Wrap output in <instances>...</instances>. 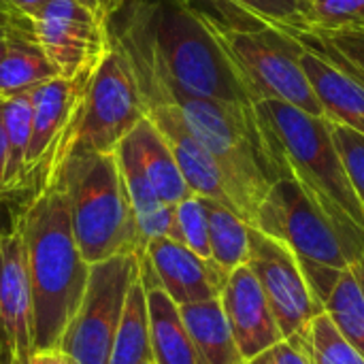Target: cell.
<instances>
[{
  "label": "cell",
  "mask_w": 364,
  "mask_h": 364,
  "mask_svg": "<svg viewBox=\"0 0 364 364\" xmlns=\"http://www.w3.org/2000/svg\"><path fill=\"white\" fill-rule=\"evenodd\" d=\"M15 222L26 245L34 352L58 350L83 299L90 264L79 252L68 200L53 175L36 183V192Z\"/></svg>",
  "instance_id": "cell-1"
},
{
  "label": "cell",
  "mask_w": 364,
  "mask_h": 364,
  "mask_svg": "<svg viewBox=\"0 0 364 364\" xmlns=\"http://www.w3.org/2000/svg\"><path fill=\"white\" fill-rule=\"evenodd\" d=\"M254 107L279 179H294L333 222L364 237V209L335 145L331 122L277 100Z\"/></svg>",
  "instance_id": "cell-2"
},
{
  "label": "cell",
  "mask_w": 364,
  "mask_h": 364,
  "mask_svg": "<svg viewBox=\"0 0 364 364\" xmlns=\"http://www.w3.org/2000/svg\"><path fill=\"white\" fill-rule=\"evenodd\" d=\"M70 209L79 252L87 264L143 254L134 211L115 151H70L53 171Z\"/></svg>",
  "instance_id": "cell-3"
},
{
  "label": "cell",
  "mask_w": 364,
  "mask_h": 364,
  "mask_svg": "<svg viewBox=\"0 0 364 364\" xmlns=\"http://www.w3.org/2000/svg\"><path fill=\"white\" fill-rule=\"evenodd\" d=\"M252 226L286 243L296 254L322 307L339 273L364 252L363 235L333 222L294 179H277L271 186Z\"/></svg>",
  "instance_id": "cell-4"
},
{
  "label": "cell",
  "mask_w": 364,
  "mask_h": 364,
  "mask_svg": "<svg viewBox=\"0 0 364 364\" xmlns=\"http://www.w3.org/2000/svg\"><path fill=\"white\" fill-rule=\"evenodd\" d=\"M156 58L166 77L186 94L254 105L226 51L198 11L179 0L147 2Z\"/></svg>",
  "instance_id": "cell-5"
},
{
  "label": "cell",
  "mask_w": 364,
  "mask_h": 364,
  "mask_svg": "<svg viewBox=\"0 0 364 364\" xmlns=\"http://www.w3.org/2000/svg\"><path fill=\"white\" fill-rule=\"evenodd\" d=\"M211 34L226 51L252 102L277 100L309 115L324 117L311 83L301 64L303 43L299 36L275 30H232L200 13Z\"/></svg>",
  "instance_id": "cell-6"
},
{
  "label": "cell",
  "mask_w": 364,
  "mask_h": 364,
  "mask_svg": "<svg viewBox=\"0 0 364 364\" xmlns=\"http://www.w3.org/2000/svg\"><path fill=\"white\" fill-rule=\"evenodd\" d=\"M139 256L119 254L90 264L83 299L58 346L75 363L109 364L128 288L139 275Z\"/></svg>",
  "instance_id": "cell-7"
},
{
  "label": "cell",
  "mask_w": 364,
  "mask_h": 364,
  "mask_svg": "<svg viewBox=\"0 0 364 364\" xmlns=\"http://www.w3.org/2000/svg\"><path fill=\"white\" fill-rule=\"evenodd\" d=\"M145 117V102L128 58L113 38V49L100 62L90 83L70 151H115L117 145Z\"/></svg>",
  "instance_id": "cell-8"
},
{
  "label": "cell",
  "mask_w": 364,
  "mask_h": 364,
  "mask_svg": "<svg viewBox=\"0 0 364 364\" xmlns=\"http://www.w3.org/2000/svg\"><path fill=\"white\" fill-rule=\"evenodd\" d=\"M26 19L45 58L62 79L94 75L113 49L109 17L79 0H49Z\"/></svg>",
  "instance_id": "cell-9"
},
{
  "label": "cell",
  "mask_w": 364,
  "mask_h": 364,
  "mask_svg": "<svg viewBox=\"0 0 364 364\" xmlns=\"http://www.w3.org/2000/svg\"><path fill=\"white\" fill-rule=\"evenodd\" d=\"M94 75L55 77L30 90L32 132L26 156V188L41 183L68 156Z\"/></svg>",
  "instance_id": "cell-10"
},
{
  "label": "cell",
  "mask_w": 364,
  "mask_h": 364,
  "mask_svg": "<svg viewBox=\"0 0 364 364\" xmlns=\"http://www.w3.org/2000/svg\"><path fill=\"white\" fill-rule=\"evenodd\" d=\"M245 264L262 286L284 339L303 333L324 314L296 254L286 243L250 226V254Z\"/></svg>",
  "instance_id": "cell-11"
},
{
  "label": "cell",
  "mask_w": 364,
  "mask_h": 364,
  "mask_svg": "<svg viewBox=\"0 0 364 364\" xmlns=\"http://www.w3.org/2000/svg\"><path fill=\"white\" fill-rule=\"evenodd\" d=\"M34 354L32 292L19 224L0 230V363L23 364Z\"/></svg>",
  "instance_id": "cell-12"
},
{
  "label": "cell",
  "mask_w": 364,
  "mask_h": 364,
  "mask_svg": "<svg viewBox=\"0 0 364 364\" xmlns=\"http://www.w3.org/2000/svg\"><path fill=\"white\" fill-rule=\"evenodd\" d=\"M143 102L147 117L166 139L190 192L222 203L224 207L235 211L220 166L215 164L207 147L192 134L177 105L164 96H143Z\"/></svg>",
  "instance_id": "cell-13"
},
{
  "label": "cell",
  "mask_w": 364,
  "mask_h": 364,
  "mask_svg": "<svg viewBox=\"0 0 364 364\" xmlns=\"http://www.w3.org/2000/svg\"><path fill=\"white\" fill-rule=\"evenodd\" d=\"M143 254L147 256L160 288L181 307L222 296L228 273L213 260L203 258L173 239H151Z\"/></svg>",
  "instance_id": "cell-14"
},
{
  "label": "cell",
  "mask_w": 364,
  "mask_h": 364,
  "mask_svg": "<svg viewBox=\"0 0 364 364\" xmlns=\"http://www.w3.org/2000/svg\"><path fill=\"white\" fill-rule=\"evenodd\" d=\"M220 301L245 363L284 341L264 290L247 264L228 275Z\"/></svg>",
  "instance_id": "cell-15"
},
{
  "label": "cell",
  "mask_w": 364,
  "mask_h": 364,
  "mask_svg": "<svg viewBox=\"0 0 364 364\" xmlns=\"http://www.w3.org/2000/svg\"><path fill=\"white\" fill-rule=\"evenodd\" d=\"M299 38L303 43L301 64L316 98L322 105L324 119L364 134L363 79L309 36Z\"/></svg>",
  "instance_id": "cell-16"
},
{
  "label": "cell",
  "mask_w": 364,
  "mask_h": 364,
  "mask_svg": "<svg viewBox=\"0 0 364 364\" xmlns=\"http://www.w3.org/2000/svg\"><path fill=\"white\" fill-rule=\"evenodd\" d=\"M232 30L275 28L294 36L309 34V0H179Z\"/></svg>",
  "instance_id": "cell-17"
},
{
  "label": "cell",
  "mask_w": 364,
  "mask_h": 364,
  "mask_svg": "<svg viewBox=\"0 0 364 364\" xmlns=\"http://www.w3.org/2000/svg\"><path fill=\"white\" fill-rule=\"evenodd\" d=\"M139 269L147 294L154 364H203L196 346L181 320L179 305L160 288L158 277L145 254L139 256Z\"/></svg>",
  "instance_id": "cell-18"
},
{
  "label": "cell",
  "mask_w": 364,
  "mask_h": 364,
  "mask_svg": "<svg viewBox=\"0 0 364 364\" xmlns=\"http://www.w3.org/2000/svg\"><path fill=\"white\" fill-rule=\"evenodd\" d=\"M55 77L58 75L38 47L28 19L13 15L6 34V49L0 58V98L6 100L21 92H30Z\"/></svg>",
  "instance_id": "cell-19"
},
{
  "label": "cell",
  "mask_w": 364,
  "mask_h": 364,
  "mask_svg": "<svg viewBox=\"0 0 364 364\" xmlns=\"http://www.w3.org/2000/svg\"><path fill=\"white\" fill-rule=\"evenodd\" d=\"M128 141L134 147L141 166L162 203L177 205L192 194L166 139L160 134L149 117L136 124V128L128 134Z\"/></svg>",
  "instance_id": "cell-20"
},
{
  "label": "cell",
  "mask_w": 364,
  "mask_h": 364,
  "mask_svg": "<svg viewBox=\"0 0 364 364\" xmlns=\"http://www.w3.org/2000/svg\"><path fill=\"white\" fill-rule=\"evenodd\" d=\"M203 364H245L220 299L179 307Z\"/></svg>",
  "instance_id": "cell-21"
},
{
  "label": "cell",
  "mask_w": 364,
  "mask_h": 364,
  "mask_svg": "<svg viewBox=\"0 0 364 364\" xmlns=\"http://www.w3.org/2000/svg\"><path fill=\"white\" fill-rule=\"evenodd\" d=\"M154 363L151 341H149V314H147V294L139 275L132 279L124 314L113 339L109 364H145Z\"/></svg>",
  "instance_id": "cell-22"
},
{
  "label": "cell",
  "mask_w": 364,
  "mask_h": 364,
  "mask_svg": "<svg viewBox=\"0 0 364 364\" xmlns=\"http://www.w3.org/2000/svg\"><path fill=\"white\" fill-rule=\"evenodd\" d=\"M324 311L364 356V252L339 273L335 288L324 301Z\"/></svg>",
  "instance_id": "cell-23"
},
{
  "label": "cell",
  "mask_w": 364,
  "mask_h": 364,
  "mask_svg": "<svg viewBox=\"0 0 364 364\" xmlns=\"http://www.w3.org/2000/svg\"><path fill=\"white\" fill-rule=\"evenodd\" d=\"M2 128L6 143V168H4V190L13 194L26 188V156L32 132V100L30 92H21L4 100Z\"/></svg>",
  "instance_id": "cell-24"
},
{
  "label": "cell",
  "mask_w": 364,
  "mask_h": 364,
  "mask_svg": "<svg viewBox=\"0 0 364 364\" xmlns=\"http://www.w3.org/2000/svg\"><path fill=\"white\" fill-rule=\"evenodd\" d=\"M209 222V247L211 260L222 267L228 275L247 262L250 254V224L239 218L232 209L203 198Z\"/></svg>",
  "instance_id": "cell-25"
},
{
  "label": "cell",
  "mask_w": 364,
  "mask_h": 364,
  "mask_svg": "<svg viewBox=\"0 0 364 364\" xmlns=\"http://www.w3.org/2000/svg\"><path fill=\"white\" fill-rule=\"evenodd\" d=\"M303 335L311 364H364L363 354L339 333L326 311L320 314Z\"/></svg>",
  "instance_id": "cell-26"
},
{
  "label": "cell",
  "mask_w": 364,
  "mask_h": 364,
  "mask_svg": "<svg viewBox=\"0 0 364 364\" xmlns=\"http://www.w3.org/2000/svg\"><path fill=\"white\" fill-rule=\"evenodd\" d=\"M309 34L364 32V0H309Z\"/></svg>",
  "instance_id": "cell-27"
},
{
  "label": "cell",
  "mask_w": 364,
  "mask_h": 364,
  "mask_svg": "<svg viewBox=\"0 0 364 364\" xmlns=\"http://www.w3.org/2000/svg\"><path fill=\"white\" fill-rule=\"evenodd\" d=\"M175 211H177V226H179L181 243L194 254L211 260L209 222H207V209H205L203 196L190 194L188 198L175 205Z\"/></svg>",
  "instance_id": "cell-28"
},
{
  "label": "cell",
  "mask_w": 364,
  "mask_h": 364,
  "mask_svg": "<svg viewBox=\"0 0 364 364\" xmlns=\"http://www.w3.org/2000/svg\"><path fill=\"white\" fill-rule=\"evenodd\" d=\"M331 130L352 188L364 209V134L339 124H331Z\"/></svg>",
  "instance_id": "cell-29"
},
{
  "label": "cell",
  "mask_w": 364,
  "mask_h": 364,
  "mask_svg": "<svg viewBox=\"0 0 364 364\" xmlns=\"http://www.w3.org/2000/svg\"><path fill=\"white\" fill-rule=\"evenodd\" d=\"M320 47L331 51L350 70L364 81V32H337V34H305Z\"/></svg>",
  "instance_id": "cell-30"
},
{
  "label": "cell",
  "mask_w": 364,
  "mask_h": 364,
  "mask_svg": "<svg viewBox=\"0 0 364 364\" xmlns=\"http://www.w3.org/2000/svg\"><path fill=\"white\" fill-rule=\"evenodd\" d=\"M245 364H311L305 346V335L296 333Z\"/></svg>",
  "instance_id": "cell-31"
},
{
  "label": "cell",
  "mask_w": 364,
  "mask_h": 364,
  "mask_svg": "<svg viewBox=\"0 0 364 364\" xmlns=\"http://www.w3.org/2000/svg\"><path fill=\"white\" fill-rule=\"evenodd\" d=\"M23 364H79L75 363L68 354L62 350H47V352H34Z\"/></svg>",
  "instance_id": "cell-32"
},
{
  "label": "cell",
  "mask_w": 364,
  "mask_h": 364,
  "mask_svg": "<svg viewBox=\"0 0 364 364\" xmlns=\"http://www.w3.org/2000/svg\"><path fill=\"white\" fill-rule=\"evenodd\" d=\"M9 11H13L15 15H21V17H30L34 15L45 2L49 0H0Z\"/></svg>",
  "instance_id": "cell-33"
},
{
  "label": "cell",
  "mask_w": 364,
  "mask_h": 364,
  "mask_svg": "<svg viewBox=\"0 0 364 364\" xmlns=\"http://www.w3.org/2000/svg\"><path fill=\"white\" fill-rule=\"evenodd\" d=\"M79 2H83L85 6H90V9L98 11V13H102V15L109 17V19L119 11L122 4H124V0H79Z\"/></svg>",
  "instance_id": "cell-34"
},
{
  "label": "cell",
  "mask_w": 364,
  "mask_h": 364,
  "mask_svg": "<svg viewBox=\"0 0 364 364\" xmlns=\"http://www.w3.org/2000/svg\"><path fill=\"white\" fill-rule=\"evenodd\" d=\"M13 11H9L2 2H0V58L4 55V49H6V34H9V26H11V19H13Z\"/></svg>",
  "instance_id": "cell-35"
},
{
  "label": "cell",
  "mask_w": 364,
  "mask_h": 364,
  "mask_svg": "<svg viewBox=\"0 0 364 364\" xmlns=\"http://www.w3.org/2000/svg\"><path fill=\"white\" fill-rule=\"evenodd\" d=\"M4 168H6V143H4V128H2V115H0V196L6 194V190H4Z\"/></svg>",
  "instance_id": "cell-36"
},
{
  "label": "cell",
  "mask_w": 364,
  "mask_h": 364,
  "mask_svg": "<svg viewBox=\"0 0 364 364\" xmlns=\"http://www.w3.org/2000/svg\"><path fill=\"white\" fill-rule=\"evenodd\" d=\"M2 105H4V98H0V109H2Z\"/></svg>",
  "instance_id": "cell-37"
},
{
  "label": "cell",
  "mask_w": 364,
  "mask_h": 364,
  "mask_svg": "<svg viewBox=\"0 0 364 364\" xmlns=\"http://www.w3.org/2000/svg\"><path fill=\"white\" fill-rule=\"evenodd\" d=\"M145 364H154V363H145Z\"/></svg>",
  "instance_id": "cell-38"
},
{
  "label": "cell",
  "mask_w": 364,
  "mask_h": 364,
  "mask_svg": "<svg viewBox=\"0 0 364 364\" xmlns=\"http://www.w3.org/2000/svg\"><path fill=\"white\" fill-rule=\"evenodd\" d=\"M0 364H2V363H0Z\"/></svg>",
  "instance_id": "cell-39"
}]
</instances>
